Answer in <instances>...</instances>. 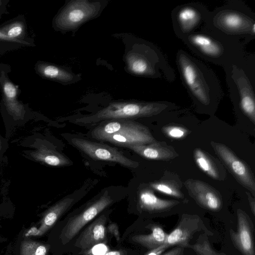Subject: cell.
<instances>
[{
	"label": "cell",
	"mask_w": 255,
	"mask_h": 255,
	"mask_svg": "<svg viewBox=\"0 0 255 255\" xmlns=\"http://www.w3.org/2000/svg\"><path fill=\"white\" fill-rule=\"evenodd\" d=\"M175 62L182 83L196 106L204 111L214 109L224 93L213 70L182 49L176 52Z\"/></svg>",
	"instance_id": "cell-1"
},
{
	"label": "cell",
	"mask_w": 255,
	"mask_h": 255,
	"mask_svg": "<svg viewBox=\"0 0 255 255\" xmlns=\"http://www.w3.org/2000/svg\"><path fill=\"white\" fill-rule=\"evenodd\" d=\"M117 35L122 37L125 46L123 59L126 72L134 76L160 79L169 83L175 81L174 70L158 46L129 34Z\"/></svg>",
	"instance_id": "cell-2"
},
{
	"label": "cell",
	"mask_w": 255,
	"mask_h": 255,
	"mask_svg": "<svg viewBox=\"0 0 255 255\" xmlns=\"http://www.w3.org/2000/svg\"><path fill=\"white\" fill-rule=\"evenodd\" d=\"M181 40L198 57L223 69L241 61L247 53L246 45L241 40L205 26Z\"/></svg>",
	"instance_id": "cell-3"
},
{
	"label": "cell",
	"mask_w": 255,
	"mask_h": 255,
	"mask_svg": "<svg viewBox=\"0 0 255 255\" xmlns=\"http://www.w3.org/2000/svg\"><path fill=\"white\" fill-rule=\"evenodd\" d=\"M204 26L247 45L255 39V12L243 0H228L209 10Z\"/></svg>",
	"instance_id": "cell-4"
},
{
	"label": "cell",
	"mask_w": 255,
	"mask_h": 255,
	"mask_svg": "<svg viewBox=\"0 0 255 255\" xmlns=\"http://www.w3.org/2000/svg\"><path fill=\"white\" fill-rule=\"evenodd\" d=\"M223 69L232 101L255 124V55L247 52L242 60Z\"/></svg>",
	"instance_id": "cell-5"
},
{
	"label": "cell",
	"mask_w": 255,
	"mask_h": 255,
	"mask_svg": "<svg viewBox=\"0 0 255 255\" xmlns=\"http://www.w3.org/2000/svg\"><path fill=\"white\" fill-rule=\"evenodd\" d=\"M176 106L174 103L164 101H114L95 113L79 118L75 122L80 124H90L112 120H130L149 118L174 109Z\"/></svg>",
	"instance_id": "cell-6"
},
{
	"label": "cell",
	"mask_w": 255,
	"mask_h": 255,
	"mask_svg": "<svg viewBox=\"0 0 255 255\" xmlns=\"http://www.w3.org/2000/svg\"><path fill=\"white\" fill-rule=\"evenodd\" d=\"M92 135L100 141L124 147L157 141L146 127L128 120L103 121L93 130Z\"/></svg>",
	"instance_id": "cell-7"
},
{
	"label": "cell",
	"mask_w": 255,
	"mask_h": 255,
	"mask_svg": "<svg viewBox=\"0 0 255 255\" xmlns=\"http://www.w3.org/2000/svg\"><path fill=\"white\" fill-rule=\"evenodd\" d=\"M110 0H66L53 19L54 29L74 36L79 29L99 17Z\"/></svg>",
	"instance_id": "cell-8"
},
{
	"label": "cell",
	"mask_w": 255,
	"mask_h": 255,
	"mask_svg": "<svg viewBox=\"0 0 255 255\" xmlns=\"http://www.w3.org/2000/svg\"><path fill=\"white\" fill-rule=\"evenodd\" d=\"M209 11L208 8L199 2L185 3L174 7L171 17L176 36L182 40L203 26Z\"/></svg>",
	"instance_id": "cell-9"
},
{
	"label": "cell",
	"mask_w": 255,
	"mask_h": 255,
	"mask_svg": "<svg viewBox=\"0 0 255 255\" xmlns=\"http://www.w3.org/2000/svg\"><path fill=\"white\" fill-rule=\"evenodd\" d=\"M113 202V200L109 195L108 191H106L100 198L69 219L61 231L60 239L62 243L65 245L72 240L87 223Z\"/></svg>",
	"instance_id": "cell-10"
},
{
	"label": "cell",
	"mask_w": 255,
	"mask_h": 255,
	"mask_svg": "<svg viewBox=\"0 0 255 255\" xmlns=\"http://www.w3.org/2000/svg\"><path fill=\"white\" fill-rule=\"evenodd\" d=\"M70 143L75 147L92 159L111 161L123 166L134 168L138 166V163L125 156L117 148L107 144L98 143L87 139L74 137Z\"/></svg>",
	"instance_id": "cell-11"
},
{
	"label": "cell",
	"mask_w": 255,
	"mask_h": 255,
	"mask_svg": "<svg viewBox=\"0 0 255 255\" xmlns=\"http://www.w3.org/2000/svg\"><path fill=\"white\" fill-rule=\"evenodd\" d=\"M211 146L230 172L244 187L255 196V179L249 166L224 144L211 142Z\"/></svg>",
	"instance_id": "cell-12"
},
{
	"label": "cell",
	"mask_w": 255,
	"mask_h": 255,
	"mask_svg": "<svg viewBox=\"0 0 255 255\" xmlns=\"http://www.w3.org/2000/svg\"><path fill=\"white\" fill-rule=\"evenodd\" d=\"M237 215V230H230L231 241L235 247L243 255H255L254 225L249 215L239 209Z\"/></svg>",
	"instance_id": "cell-13"
},
{
	"label": "cell",
	"mask_w": 255,
	"mask_h": 255,
	"mask_svg": "<svg viewBox=\"0 0 255 255\" xmlns=\"http://www.w3.org/2000/svg\"><path fill=\"white\" fill-rule=\"evenodd\" d=\"M201 218L196 215L184 214L175 228L167 236L165 242L169 248L178 246L190 248V242L202 227Z\"/></svg>",
	"instance_id": "cell-14"
},
{
	"label": "cell",
	"mask_w": 255,
	"mask_h": 255,
	"mask_svg": "<svg viewBox=\"0 0 255 255\" xmlns=\"http://www.w3.org/2000/svg\"><path fill=\"white\" fill-rule=\"evenodd\" d=\"M184 185L190 196L202 208L217 212L223 205L221 196L216 189L199 180L189 179Z\"/></svg>",
	"instance_id": "cell-15"
},
{
	"label": "cell",
	"mask_w": 255,
	"mask_h": 255,
	"mask_svg": "<svg viewBox=\"0 0 255 255\" xmlns=\"http://www.w3.org/2000/svg\"><path fill=\"white\" fill-rule=\"evenodd\" d=\"M106 221L107 217L104 214L95 220L77 239L75 246L83 251H88L98 244L106 243Z\"/></svg>",
	"instance_id": "cell-16"
},
{
	"label": "cell",
	"mask_w": 255,
	"mask_h": 255,
	"mask_svg": "<svg viewBox=\"0 0 255 255\" xmlns=\"http://www.w3.org/2000/svg\"><path fill=\"white\" fill-rule=\"evenodd\" d=\"M73 197H66L50 207L44 213L39 228L32 227L25 234V236H40L49 230L75 203Z\"/></svg>",
	"instance_id": "cell-17"
},
{
	"label": "cell",
	"mask_w": 255,
	"mask_h": 255,
	"mask_svg": "<svg viewBox=\"0 0 255 255\" xmlns=\"http://www.w3.org/2000/svg\"><path fill=\"white\" fill-rule=\"evenodd\" d=\"M37 71L43 77L63 85L75 84L82 79L81 73L75 74L69 67L50 63H40L37 66Z\"/></svg>",
	"instance_id": "cell-18"
},
{
	"label": "cell",
	"mask_w": 255,
	"mask_h": 255,
	"mask_svg": "<svg viewBox=\"0 0 255 255\" xmlns=\"http://www.w3.org/2000/svg\"><path fill=\"white\" fill-rule=\"evenodd\" d=\"M140 156L158 160L168 161L175 158L179 155L172 146L165 142H156L145 144H136L127 146Z\"/></svg>",
	"instance_id": "cell-19"
},
{
	"label": "cell",
	"mask_w": 255,
	"mask_h": 255,
	"mask_svg": "<svg viewBox=\"0 0 255 255\" xmlns=\"http://www.w3.org/2000/svg\"><path fill=\"white\" fill-rule=\"evenodd\" d=\"M175 200L162 199L157 197L150 187L141 189L138 193V204L141 209L152 213L167 212L179 205Z\"/></svg>",
	"instance_id": "cell-20"
},
{
	"label": "cell",
	"mask_w": 255,
	"mask_h": 255,
	"mask_svg": "<svg viewBox=\"0 0 255 255\" xmlns=\"http://www.w3.org/2000/svg\"><path fill=\"white\" fill-rule=\"evenodd\" d=\"M193 154L196 164L205 173L214 179H224L225 171L213 157L200 148L195 149Z\"/></svg>",
	"instance_id": "cell-21"
},
{
	"label": "cell",
	"mask_w": 255,
	"mask_h": 255,
	"mask_svg": "<svg viewBox=\"0 0 255 255\" xmlns=\"http://www.w3.org/2000/svg\"><path fill=\"white\" fill-rule=\"evenodd\" d=\"M30 154L35 160L49 166L62 167L72 164V161L65 155L44 146L39 147Z\"/></svg>",
	"instance_id": "cell-22"
},
{
	"label": "cell",
	"mask_w": 255,
	"mask_h": 255,
	"mask_svg": "<svg viewBox=\"0 0 255 255\" xmlns=\"http://www.w3.org/2000/svg\"><path fill=\"white\" fill-rule=\"evenodd\" d=\"M150 229V233L135 235L132 238V241L149 250L164 244L167 234L162 227L159 225H154L151 227Z\"/></svg>",
	"instance_id": "cell-23"
},
{
	"label": "cell",
	"mask_w": 255,
	"mask_h": 255,
	"mask_svg": "<svg viewBox=\"0 0 255 255\" xmlns=\"http://www.w3.org/2000/svg\"><path fill=\"white\" fill-rule=\"evenodd\" d=\"M2 88L7 110L14 118H21L23 107L16 100L17 88L8 81H6L3 83Z\"/></svg>",
	"instance_id": "cell-24"
},
{
	"label": "cell",
	"mask_w": 255,
	"mask_h": 255,
	"mask_svg": "<svg viewBox=\"0 0 255 255\" xmlns=\"http://www.w3.org/2000/svg\"><path fill=\"white\" fill-rule=\"evenodd\" d=\"M149 187L158 192L181 199H184V196L181 191V185L176 181L167 178L149 183Z\"/></svg>",
	"instance_id": "cell-25"
},
{
	"label": "cell",
	"mask_w": 255,
	"mask_h": 255,
	"mask_svg": "<svg viewBox=\"0 0 255 255\" xmlns=\"http://www.w3.org/2000/svg\"><path fill=\"white\" fill-rule=\"evenodd\" d=\"M48 246L41 243L24 241L20 246V255H46Z\"/></svg>",
	"instance_id": "cell-26"
},
{
	"label": "cell",
	"mask_w": 255,
	"mask_h": 255,
	"mask_svg": "<svg viewBox=\"0 0 255 255\" xmlns=\"http://www.w3.org/2000/svg\"><path fill=\"white\" fill-rule=\"evenodd\" d=\"M192 249L197 255H226L216 252L212 247L206 235H201L195 244L191 245Z\"/></svg>",
	"instance_id": "cell-27"
},
{
	"label": "cell",
	"mask_w": 255,
	"mask_h": 255,
	"mask_svg": "<svg viewBox=\"0 0 255 255\" xmlns=\"http://www.w3.org/2000/svg\"><path fill=\"white\" fill-rule=\"evenodd\" d=\"M9 38L20 42L16 38L20 37L24 32V25L19 22H16L6 25L0 30Z\"/></svg>",
	"instance_id": "cell-28"
},
{
	"label": "cell",
	"mask_w": 255,
	"mask_h": 255,
	"mask_svg": "<svg viewBox=\"0 0 255 255\" xmlns=\"http://www.w3.org/2000/svg\"><path fill=\"white\" fill-rule=\"evenodd\" d=\"M162 130L167 136L174 138H183L188 133L186 128L178 126H166Z\"/></svg>",
	"instance_id": "cell-29"
},
{
	"label": "cell",
	"mask_w": 255,
	"mask_h": 255,
	"mask_svg": "<svg viewBox=\"0 0 255 255\" xmlns=\"http://www.w3.org/2000/svg\"><path fill=\"white\" fill-rule=\"evenodd\" d=\"M169 247L164 244L157 248L150 250L145 255H161Z\"/></svg>",
	"instance_id": "cell-30"
},
{
	"label": "cell",
	"mask_w": 255,
	"mask_h": 255,
	"mask_svg": "<svg viewBox=\"0 0 255 255\" xmlns=\"http://www.w3.org/2000/svg\"><path fill=\"white\" fill-rule=\"evenodd\" d=\"M184 248L176 246L161 255H183Z\"/></svg>",
	"instance_id": "cell-31"
},
{
	"label": "cell",
	"mask_w": 255,
	"mask_h": 255,
	"mask_svg": "<svg viewBox=\"0 0 255 255\" xmlns=\"http://www.w3.org/2000/svg\"><path fill=\"white\" fill-rule=\"evenodd\" d=\"M249 202V204L251 209L252 212L254 215H255V200L254 197L249 192H246Z\"/></svg>",
	"instance_id": "cell-32"
},
{
	"label": "cell",
	"mask_w": 255,
	"mask_h": 255,
	"mask_svg": "<svg viewBox=\"0 0 255 255\" xmlns=\"http://www.w3.org/2000/svg\"><path fill=\"white\" fill-rule=\"evenodd\" d=\"M109 231L115 235V237L117 240H119V233L118 231V228L117 226L115 224H112L109 226Z\"/></svg>",
	"instance_id": "cell-33"
},
{
	"label": "cell",
	"mask_w": 255,
	"mask_h": 255,
	"mask_svg": "<svg viewBox=\"0 0 255 255\" xmlns=\"http://www.w3.org/2000/svg\"><path fill=\"white\" fill-rule=\"evenodd\" d=\"M127 255L126 252L123 250H119V251H110L107 252L106 253L103 255Z\"/></svg>",
	"instance_id": "cell-34"
},
{
	"label": "cell",
	"mask_w": 255,
	"mask_h": 255,
	"mask_svg": "<svg viewBox=\"0 0 255 255\" xmlns=\"http://www.w3.org/2000/svg\"><path fill=\"white\" fill-rule=\"evenodd\" d=\"M0 39L10 41L17 42V41L14 40L9 38L7 36H6L4 34H3L0 31Z\"/></svg>",
	"instance_id": "cell-35"
},
{
	"label": "cell",
	"mask_w": 255,
	"mask_h": 255,
	"mask_svg": "<svg viewBox=\"0 0 255 255\" xmlns=\"http://www.w3.org/2000/svg\"><path fill=\"white\" fill-rule=\"evenodd\" d=\"M1 1L0 0V4H1Z\"/></svg>",
	"instance_id": "cell-36"
}]
</instances>
